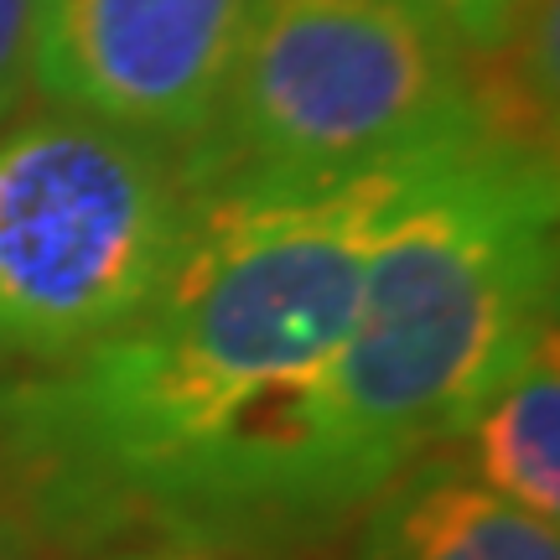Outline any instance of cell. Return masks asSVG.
I'll return each mask as SVG.
<instances>
[{
  "instance_id": "obj_9",
  "label": "cell",
  "mask_w": 560,
  "mask_h": 560,
  "mask_svg": "<svg viewBox=\"0 0 560 560\" xmlns=\"http://www.w3.org/2000/svg\"><path fill=\"white\" fill-rule=\"evenodd\" d=\"M37 73V0H0V130L16 120Z\"/></svg>"
},
{
  "instance_id": "obj_7",
  "label": "cell",
  "mask_w": 560,
  "mask_h": 560,
  "mask_svg": "<svg viewBox=\"0 0 560 560\" xmlns=\"http://www.w3.org/2000/svg\"><path fill=\"white\" fill-rule=\"evenodd\" d=\"M462 472L545 524H560V353L556 327L524 353L446 446Z\"/></svg>"
},
{
  "instance_id": "obj_11",
  "label": "cell",
  "mask_w": 560,
  "mask_h": 560,
  "mask_svg": "<svg viewBox=\"0 0 560 560\" xmlns=\"http://www.w3.org/2000/svg\"><path fill=\"white\" fill-rule=\"evenodd\" d=\"M0 560H42L37 540H26L11 520H0Z\"/></svg>"
},
{
  "instance_id": "obj_1",
  "label": "cell",
  "mask_w": 560,
  "mask_h": 560,
  "mask_svg": "<svg viewBox=\"0 0 560 560\" xmlns=\"http://www.w3.org/2000/svg\"><path fill=\"white\" fill-rule=\"evenodd\" d=\"M436 156L208 202L120 332L52 369H0V520L73 556L136 540L270 550L312 389L353 327L384 223Z\"/></svg>"
},
{
  "instance_id": "obj_5",
  "label": "cell",
  "mask_w": 560,
  "mask_h": 560,
  "mask_svg": "<svg viewBox=\"0 0 560 560\" xmlns=\"http://www.w3.org/2000/svg\"><path fill=\"white\" fill-rule=\"evenodd\" d=\"M260 0H37L47 104L182 145L208 115Z\"/></svg>"
},
{
  "instance_id": "obj_3",
  "label": "cell",
  "mask_w": 560,
  "mask_h": 560,
  "mask_svg": "<svg viewBox=\"0 0 560 560\" xmlns=\"http://www.w3.org/2000/svg\"><path fill=\"white\" fill-rule=\"evenodd\" d=\"M488 136L472 52L410 0H260L192 136V198L306 192ZM493 140V136H488Z\"/></svg>"
},
{
  "instance_id": "obj_6",
  "label": "cell",
  "mask_w": 560,
  "mask_h": 560,
  "mask_svg": "<svg viewBox=\"0 0 560 560\" xmlns=\"http://www.w3.org/2000/svg\"><path fill=\"white\" fill-rule=\"evenodd\" d=\"M353 560H560V524L488 493L452 452H431L359 509Z\"/></svg>"
},
{
  "instance_id": "obj_8",
  "label": "cell",
  "mask_w": 560,
  "mask_h": 560,
  "mask_svg": "<svg viewBox=\"0 0 560 560\" xmlns=\"http://www.w3.org/2000/svg\"><path fill=\"white\" fill-rule=\"evenodd\" d=\"M410 5H420L462 52H488L520 26L535 0H410Z\"/></svg>"
},
{
  "instance_id": "obj_4",
  "label": "cell",
  "mask_w": 560,
  "mask_h": 560,
  "mask_svg": "<svg viewBox=\"0 0 560 560\" xmlns=\"http://www.w3.org/2000/svg\"><path fill=\"white\" fill-rule=\"evenodd\" d=\"M198 213L172 140L62 104L16 115L0 130V369H52L120 332Z\"/></svg>"
},
{
  "instance_id": "obj_2",
  "label": "cell",
  "mask_w": 560,
  "mask_h": 560,
  "mask_svg": "<svg viewBox=\"0 0 560 560\" xmlns=\"http://www.w3.org/2000/svg\"><path fill=\"white\" fill-rule=\"evenodd\" d=\"M556 156L482 136L420 172L285 452L270 550L359 520L384 482L457 441L556 327Z\"/></svg>"
},
{
  "instance_id": "obj_10",
  "label": "cell",
  "mask_w": 560,
  "mask_h": 560,
  "mask_svg": "<svg viewBox=\"0 0 560 560\" xmlns=\"http://www.w3.org/2000/svg\"><path fill=\"white\" fill-rule=\"evenodd\" d=\"M104 560H240V556H223V550H208V545L192 540H136L109 550Z\"/></svg>"
}]
</instances>
